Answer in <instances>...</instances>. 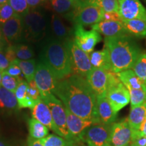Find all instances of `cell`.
I'll return each instance as SVG.
<instances>
[{
	"label": "cell",
	"instance_id": "f6af8a7d",
	"mask_svg": "<svg viewBox=\"0 0 146 146\" xmlns=\"http://www.w3.org/2000/svg\"><path fill=\"white\" fill-rule=\"evenodd\" d=\"M27 146H44L39 139L29 136L27 138Z\"/></svg>",
	"mask_w": 146,
	"mask_h": 146
},
{
	"label": "cell",
	"instance_id": "8d00e7d4",
	"mask_svg": "<svg viewBox=\"0 0 146 146\" xmlns=\"http://www.w3.org/2000/svg\"><path fill=\"white\" fill-rule=\"evenodd\" d=\"M98 5L104 12H118V0H100Z\"/></svg>",
	"mask_w": 146,
	"mask_h": 146
},
{
	"label": "cell",
	"instance_id": "6da1fadb",
	"mask_svg": "<svg viewBox=\"0 0 146 146\" xmlns=\"http://www.w3.org/2000/svg\"><path fill=\"white\" fill-rule=\"evenodd\" d=\"M54 94L78 117L101 123L97 112L96 96L86 78L73 74L60 80Z\"/></svg>",
	"mask_w": 146,
	"mask_h": 146
},
{
	"label": "cell",
	"instance_id": "7dc6e473",
	"mask_svg": "<svg viewBox=\"0 0 146 146\" xmlns=\"http://www.w3.org/2000/svg\"><path fill=\"white\" fill-rule=\"evenodd\" d=\"M141 133L142 135H143L146 136V118H145V121H144V123H143V126H142L141 130Z\"/></svg>",
	"mask_w": 146,
	"mask_h": 146
},
{
	"label": "cell",
	"instance_id": "d6986e66",
	"mask_svg": "<svg viewBox=\"0 0 146 146\" xmlns=\"http://www.w3.org/2000/svg\"><path fill=\"white\" fill-rule=\"evenodd\" d=\"M31 114L33 118L43 124L49 129H51L55 133H56V127L53 121L50 110L43 100H39L34 108H33Z\"/></svg>",
	"mask_w": 146,
	"mask_h": 146
},
{
	"label": "cell",
	"instance_id": "60d3db41",
	"mask_svg": "<svg viewBox=\"0 0 146 146\" xmlns=\"http://www.w3.org/2000/svg\"><path fill=\"white\" fill-rule=\"evenodd\" d=\"M102 21H120L122 22L121 18L118 12H104L102 18Z\"/></svg>",
	"mask_w": 146,
	"mask_h": 146
},
{
	"label": "cell",
	"instance_id": "603a6c76",
	"mask_svg": "<svg viewBox=\"0 0 146 146\" xmlns=\"http://www.w3.org/2000/svg\"><path fill=\"white\" fill-rule=\"evenodd\" d=\"M51 27L55 36L58 41L66 42L70 39V29L64 23L62 20L56 14H53L52 16Z\"/></svg>",
	"mask_w": 146,
	"mask_h": 146
},
{
	"label": "cell",
	"instance_id": "d590c367",
	"mask_svg": "<svg viewBox=\"0 0 146 146\" xmlns=\"http://www.w3.org/2000/svg\"><path fill=\"white\" fill-rule=\"evenodd\" d=\"M18 15L8 2L0 5V25H2L10 18Z\"/></svg>",
	"mask_w": 146,
	"mask_h": 146
},
{
	"label": "cell",
	"instance_id": "ac0fdd59",
	"mask_svg": "<svg viewBox=\"0 0 146 146\" xmlns=\"http://www.w3.org/2000/svg\"><path fill=\"white\" fill-rule=\"evenodd\" d=\"M97 112L100 123L104 125H111L117 118V113L111 106L106 96L97 97Z\"/></svg>",
	"mask_w": 146,
	"mask_h": 146
},
{
	"label": "cell",
	"instance_id": "f1b7e54d",
	"mask_svg": "<svg viewBox=\"0 0 146 146\" xmlns=\"http://www.w3.org/2000/svg\"><path fill=\"white\" fill-rule=\"evenodd\" d=\"M53 10L58 14H68L77 6L70 0H50Z\"/></svg>",
	"mask_w": 146,
	"mask_h": 146
},
{
	"label": "cell",
	"instance_id": "30bf717a",
	"mask_svg": "<svg viewBox=\"0 0 146 146\" xmlns=\"http://www.w3.org/2000/svg\"><path fill=\"white\" fill-rule=\"evenodd\" d=\"M34 81L41 97L50 94H54L58 82L52 71L43 62L39 63L36 66Z\"/></svg>",
	"mask_w": 146,
	"mask_h": 146
},
{
	"label": "cell",
	"instance_id": "b9f144b4",
	"mask_svg": "<svg viewBox=\"0 0 146 146\" xmlns=\"http://www.w3.org/2000/svg\"><path fill=\"white\" fill-rule=\"evenodd\" d=\"M4 54H5V57H6V58L9 61V62L10 64L13 63L17 59L15 52H14L13 46H12V45L8 46L6 49H5L4 51Z\"/></svg>",
	"mask_w": 146,
	"mask_h": 146
},
{
	"label": "cell",
	"instance_id": "44dd1931",
	"mask_svg": "<svg viewBox=\"0 0 146 146\" xmlns=\"http://www.w3.org/2000/svg\"><path fill=\"white\" fill-rule=\"evenodd\" d=\"M90 62L94 68H98L106 71H113L109 52L106 47L101 50L94 51L89 54Z\"/></svg>",
	"mask_w": 146,
	"mask_h": 146
},
{
	"label": "cell",
	"instance_id": "4fadbf2b",
	"mask_svg": "<svg viewBox=\"0 0 146 146\" xmlns=\"http://www.w3.org/2000/svg\"><path fill=\"white\" fill-rule=\"evenodd\" d=\"M118 14L122 21L142 19L146 21V9L139 0H118Z\"/></svg>",
	"mask_w": 146,
	"mask_h": 146
},
{
	"label": "cell",
	"instance_id": "8fae6325",
	"mask_svg": "<svg viewBox=\"0 0 146 146\" xmlns=\"http://www.w3.org/2000/svg\"><path fill=\"white\" fill-rule=\"evenodd\" d=\"M102 36L94 30L86 31L83 26L74 25L73 41L76 45L87 54L94 52V47L101 41Z\"/></svg>",
	"mask_w": 146,
	"mask_h": 146
},
{
	"label": "cell",
	"instance_id": "816d5d0a",
	"mask_svg": "<svg viewBox=\"0 0 146 146\" xmlns=\"http://www.w3.org/2000/svg\"><path fill=\"white\" fill-rule=\"evenodd\" d=\"M1 79H2V72L0 71V87L1 86Z\"/></svg>",
	"mask_w": 146,
	"mask_h": 146
},
{
	"label": "cell",
	"instance_id": "d4e9b609",
	"mask_svg": "<svg viewBox=\"0 0 146 146\" xmlns=\"http://www.w3.org/2000/svg\"><path fill=\"white\" fill-rule=\"evenodd\" d=\"M123 24L127 32L130 35L137 37L146 36L145 20L135 19L130 21H123Z\"/></svg>",
	"mask_w": 146,
	"mask_h": 146
},
{
	"label": "cell",
	"instance_id": "ba28073f",
	"mask_svg": "<svg viewBox=\"0 0 146 146\" xmlns=\"http://www.w3.org/2000/svg\"><path fill=\"white\" fill-rule=\"evenodd\" d=\"M70 54L72 73L86 78L93 66L89 60V54L78 47L73 39L65 42Z\"/></svg>",
	"mask_w": 146,
	"mask_h": 146
},
{
	"label": "cell",
	"instance_id": "7bdbcfd3",
	"mask_svg": "<svg viewBox=\"0 0 146 146\" xmlns=\"http://www.w3.org/2000/svg\"><path fill=\"white\" fill-rule=\"evenodd\" d=\"M10 63L5 57L4 52L3 50L0 51V71L1 72H4L6 69L8 68Z\"/></svg>",
	"mask_w": 146,
	"mask_h": 146
},
{
	"label": "cell",
	"instance_id": "83f0119b",
	"mask_svg": "<svg viewBox=\"0 0 146 146\" xmlns=\"http://www.w3.org/2000/svg\"><path fill=\"white\" fill-rule=\"evenodd\" d=\"M18 106V102L14 93L0 87V108L13 110Z\"/></svg>",
	"mask_w": 146,
	"mask_h": 146
},
{
	"label": "cell",
	"instance_id": "5bb4252c",
	"mask_svg": "<svg viewBox=\"0 0 146 146\" xmlns=\"http://www.w3.org/2000/svg\"><path fill=\"white\" fill-rule=\"evenodd\" d=\"M66 114V123L68 132L70 133L73 141L76 143H81V136L85 129L90 126L97 124L94 121L81 118L71 112L65 107Z\"/></svg>",
	"mask_w": 146,
	"mask_h": 146
},
{
	"label": "cell",
	"instance_id": "e575fe53",
	"mask_svg": "<svg viewBox=\"0 0 146 146\" xmlns=\"http://www.w3.org/2000/svg\"><path fill=\"white\" fill-rule=\"evenodd\" d=\"M8 3L16 14L22 18L25 17L30 11L27 0H9Z\"/></svg>",
	"mask_w": 146,
	"mask_h": 146
},
{
	"label": "cell",
	"instance_id": "7402d4cb",
	"mask_svg": "<svg viewBox=\"0 0 146 146\" xmlns=\"http://www.w3.org/2000/svg\"><path fill=\"white\" fill-rule=\"evenodd\" d=\"M117 74L118 77L127 89H141L146 91V87L132 69L126 70Z\"/></svg>",
	"mask_w": 146,
	"mask_h": 146
},
{
	"label": "cell",
	"instance_id": "4316f807",
	"mask_svg": "<svg viewBox=\"0 0 146 146\" xmlns=\"http://www.w3.org/2000/svg\"><path fill=\"white\" fill-rule=\"evenodd\" d=\"M29 136L36 139H41L49 135V129L32 118L29 120Z\"/></svg>",
	"mask_w": 146,
	"mask_h": 146
},
{
	"label": "cell",
	"instance_id": "7c38bea8",
	"mask_svg": "<svg viewBox=\"0 0 146 146\" xmlns=\"http://www.w3.org/2000/svg\"><path fill=\"white\" fill-rule=\"evenodd\" d=\"M110 143L112 146H130L132 143V130L127 118L111 125Z\"/></svg>",
	"mask_w": 146,
	"mask_h": 146
},
{
	"label": "cell",
	"instance_id": "f546056e",
	"mask_svg": "<svg viewBox=\"0 0 146 146\" xmlns=\"http://www.w3.org/2000/svg\"><path fill=\"white\" fill-rule=\"evenodd\" d=\"M132 70L146 87V52L140 54Z\"/></svg>",
	"mask_w": 146,
	"mask_h": 146
},
{
	"label": "cell",
	"instance_id": "c3c4849f",
	"mask_svg": "<svg viewBox=\"0 0 146 146\" xmlns=\"http://www.w3.org/2000/svg\"><path fill=\"white\" fill-rule=\"evenodd\" d=\"M0 146H12V145H11L10 143H8V142L4 141V140L0 139Z\"/></svg>",
	"mask_w": 146,
	"mask_h": 146
},
{
	"label": "cell",
	"instance_id": "52a82bcc",
	"mask_svg": "<svg viewBox=\"0 0 146 146\" xmlns=\"http://www.w3.org/2000/svg\"><path fill=\"white\" fill-rule=\"evenodd\" d=\"M46 22L45 16L39 11L30 10L23 17V31L26 39L30 42H36L45 36Z\"/></svg>",
	"mask_w": 146,
	"mask_h": 146
},
{
	"label": "cell",
	"instance_id": "db71d44e",
	"mask_svg": "<svg viewBox=\"0 0 146 146\" xmlns=\"http://www.w3.org/2000/svg\"><path fill=\"white\" fill-rule=\"evenodd\" d=\"M130 146H136V145H132V144H131V145H130Z\"/></svg>",
	"mask_w": 146,
	"mask_h": 146
},
{
	"label": "cell",
	"instance_id": "ab89813d",
	"mask_svg": "<svg viewBox=\"0 0 146 146\" xmlns=\"http://www.w3.org/2000/svg\"><path fill=\"white\" fill-rule=\"evenodd\" d=\"M3 72L6 73V74H8L10 76H14V77H17V78L21 77V74L22 73V71L21 70V68H19L18 66H17L14 63L10 64L8 68H7L6 70H5Z\"/></svg>",
	"mask_w": 146,
	"mask_h": 146
},
{
	"label": "cell",
	"instance_id": "836d02e7",
	"mask_svg": "<svg viewBox=\"0 0 146 146\" xmlns=\"http://www.w3.org/2000/svg\"><path fill=\"white\" fill-rule=\"evenodd\" d=\"M130 94L131 108L141 105L146 102V91L141 89H128Z\"/></svg>",
	"mask_w": 146,
	"mask_h": 146
},
{
	"label": "cell",
	"instance_id": "bcb514c9",
	"mask_svg": "<svg viewBox=\"0 0 146 146\" xmlns=\"http://www.w3.org/2000/svg\"><path fill=\"white\" fill-rule=\"evenodd\" d=\"M4 39L3 37L2 33H1V30L0 29V51L3 50V45H4Z\"/></svg>",
	"mask_w": 146,
	"mask_h": 146
},
{
	"label": "cell",
	"instance_id": "9a60e30c",
	"mask_svg": "<svg viewBox=\"0 0 146 146\" xmlns=\"http://www.w3.org/2000/svg\"><path fill=\"white\" fill-rule=\"evenodd\" d=\"M108 72L98 68H94L87 76V80L95 95L97 97L106 96L108 83Z\"/></svg>",
	"mask_w": 146,
	"mask_h": 146
},
{
	"label": "cell",
	"instance_id": "d6a6232c",
	"mask_svg": "<svg viewBox=\"0 0 146 146\" xmlns=\"http://www.w3.org/2000/svg\"><path fill=\"white\" fill-rule=\"evenodd\" d=\"M14 50L15 52L16 58L21 60H31L34 56V52L30 47L27 45L18 44L13 45Z\"/></svg>",
	"mask_w": 146,
	"mask_h": 146
},
{
	"label": "cell",
	"instance_id": "8992f818",
	"mask_svg": "<svg viewBox=\"0 0 146 146\" xmlns=\"http://www.w3.org/2000/svg\"><path fill=\"white\" fill-rule=\"evenodd\" d=\"M41 98L50 110L53 121L56 129V134L68 141H74L67 127L66 114L65 106L62 102L53 94L45 95L42 96Z\"/></svg>",
	"mask_w": 146,
	"mask_h": 146
},
{
	"label": "cell",
	"instance_id": "2e32d148",
	"mask_svg": "<svg viewBox=\"0 0 146 146\" xmlns=\"http://www.w3.org/2000/svg\"><path fill=\"white\" fill-rule=\"evenodd\" d=\"M23 32V18L16 15L1 25V33L4 41L8 46L21 38Z\"/></svg>",
	"mask_w": 146,
	"mask_h": 146
},
{
	"label": "cell",
	"instance_id": "cb8c5ba5",
	"mask_svg": "<svg viewBox=\"0 0 146 146\" xmlns=\"http://www.w3.org/2000/svg\"><path fill=\"white\" fill-rule=\"evenodd\" d=\"M29 83L26 81H23L20 83L16 89L14 94L17 100L18 107L19 108H31L32 109L36 105V102H34L31 98L28 96Z\"/></svg>",
	"mask_w": 146,
	"mask_h": 146
},
{
	"label": "cell",
	"instance_id": "ee69618b",
	"mask_svg": "<svg viewBox=\"0 0 146 146\" xmlns=\"http://www.w3.org/2000/svg\"><path fill=\"white\" fill-rule=\"evenodd\" d=\"M44 1L45 0H27L30 10H35L44 2Z\"/></svg>",
	"mask_w": 146,
	"mask_h": 146
},
{
	"label": "cell",
	"instance_id": "f907efd6",
	"mask_svg": "<svg viewBox=\"0 0 146 146\" xmlns=\"http://www.w3.org/2000/svg\"><path fill=\"white\" fill-rule=\"evenodd\" d=\"M9 0H0V5L4 4L5 3H8Z\"/></svg>",
	"mask_w": 146,
	"mask_h": 146
},
{
	"label": "cell",
	"instance_id": "277c9868",
	"mask_svg": "<svg viewBox=\"0 0 146 146\" xmlns=\"http://www.w3.org/2000/svg\"><path fill=\"white\" fill-rule=\"evenodd\" d=\"M104 13V12L99 5L84 0L81 1L72 12L67 14V16L74 25L93 26L102 21Z\"/></svg>",
	"mask_w": 146,
	"mask_h": 146
},
{
	"label": "cell",
	"instance_id": "e0dca14e",
	"mask_svg": "<svg viewBox=\"0 0 146 146\" xmlns=\"http://www.w3.org/2000/svg\"><path fill=\"white\" fill-rule=\"evenodd\" d=\"M91 28L100 34L104 35L105 37L129 35L124 27L123 21H101L91 26Z\"/></svg>",
	"mask_w": 146,
	"mask_h": 146
},
{
	"label": "cell",
	"instance_id": "484cf974",
	"mask_svg": "<svg viewBox=\"0 0 146 146\" xmlns=\"http://www.w3.org/2000/svg\"><path fill=\"white\" fill-rule=\"evenodd\" d=\"M13 63L19 66L22 71V73L23 74L25 79L27 80L28 83L34 80L36 66L35 60L31 59L29 60H21L16 59Z\"/></svg>",
	"mask_w": 146,
	"mask_h": 146
},
{
	"label": "cell",
	"instance_id": "74e56055",
	"mask_svg": "<svg viewBox=\"0 0 146 146\" xmlns=\"http://www.w3.org/2000/svg\"><path fill=\"white\" fill-rule=\"evenodd\" d=\"M28 83L29 87L28 90H27L28 96L30 97L34 102L37 103V102H39V100H41L42 98L39 89H38V87L36 85L35 81L34 80H33V81L29 82Z\"/></svg>",
	"mask_w": 146,
	"mask_h": 146
},
{
	"label": "cell",
	"instance_id": "f5cc1de1",
	"mask_svg": "<svg viewBox=\"0 0 146 146\" xmlns=\"http://www.w3.org/2000/svg\"><path fill=\"white\" fill-rule=\"evenodd\" d=\"M73 146H80V145H78V143H76V144H74V145H73Z\"/></svg>",
	"mask_w": 146,
	"mask_h": 146
},
{
	"label": "cell",
	"instance_id": "7a4b0ae2",
	"mask_svg": "<svg viewBox=\"0 0 146 146\" xmlns=\"http://www.w3.org/2000/svg\"><path fill=\"white\" fill-rule=\"evenodd\" d=\"M104 45L109 52L112 70L115 73L132 69L141 53L139 45L130 35L105 37Z\"/></svg>",
	"mask_w": 146,
	"mask_h": 146
},
{
	"label": "cell",
	"instance_id": "9c48e42d",
	"mask_svg": "<svg viewBox=\"0 0 146 146\" xmlns=\"http://www.w3.org/2000/svg\"><path fill=\"white\" fill-rule=\"evenodd\" d=\"M111 125L100 123L90 126L82 133L81 142H84L87 146H112Z\"/></svg>",
	"mask_w": 146,
	"mask_h": 146
},
{
	"label": "cell",
	"instance_id": "3957f363",
	"mask_svg": "<svg viewBox=\"0 0 146 146\" xmlns=\"http://www.w3.org/2000/svg\"><path fill=\"white\" fill-rule=\"evenodd\" d=\"M43 62L50 68L58 81L72 73L70 54L65 42L57 39L49 42L43 50Z\"/></svg>",
	"mask_w": 146,
	"mask_h": 146
},
{
	"label": "cell",
	"instance_id": "5b68a950",
	"mask_svg": "<svg viewBox=\"0 0 146 146\" xmlns=\"http://www.w3.org/2000/svg\"><path fill=\"white\" fill-rule=\"evenodd\" d=\"M106 97L115 112L118 113L130 102V94L127 87L118 77L117 74L108 72Z\"/></svg>",
	"mask_w": 146,
	"mask_h": 146
},
{
	"label": "cell",
	"instance_id": "1f68e13d",
	"mask_svg": "<svg viewBox=\"0 0 146 146\" xmlns=\"http://www.w3.org/2000/svg\"><path fill=\"white\" fill-rule=\"evenodd\" d=\"M23 81V78L14 77V76H10L5 72H2V79H1V86L4 87L5 89L15 92L16 89L19 85L20 83Z\"/></svg>",
	"mask_w": 146,
	"mask_h": 146
},
{
	"label": "cell",
	"instance_id": "f35d334b",
	"mask_svg": "<svg viewBox=\"0 0 146 146\" xmlns=\"http://www.w3.org/2000/svg\"><path fill=\"white\" fill-rule=\"evenodd\" d=\"M131 144L136 146H146V136L142 135L141 133L132 134Z\"/></svg>",
	"mask_w": 146,
	"mask_h": 146
},
{
	"label": "cell",
	"instance_id": "ffe728a7",
	"mask_svg": "<svg viewBox=\"0 0 146 146\" xmlns=\"http://www.w3.org/2000/svg\"><path fill=\"white\" fill-rule=\"evenodd\" d=\"M146 118V102L137 106L132 107L127 118L132 134L141 133L142 126Z\"/></svg>",
	"mask_w": 146,
	"mask_h": 146
},
{
	"label": "cell",
	"instance_id": "681fc988",
	"mask_svg": "<svg viewBox=\"0 0 146 146\" xmlns=\"http://www.w3.org/2000/svg\"><path fill=\"white\" fill-rule=\"evenodd\" d=\"M70 1H72V2L75 3L76 5H78L80 3V2H81V0H70Z\"/></svg>",
	"mask_w": 146,
	"mask_h": 146
},
{
	"label": "cell",
	"instance_id": "4dcf8cb0",
	"mask_svg": "<svg viewBox=\"0 0 146 146\" xmlns=\"http://www.w3.org/2000/svg\"><path fill=\"white\" fill-rule=\"evenodd\" d=\"M44 146H73L77 143L72 141H68L58 135H49L45 138L40 139Z\"/></svg>",
	"mask_w": 146,
	"mask_h": 146
}]
</instances>
